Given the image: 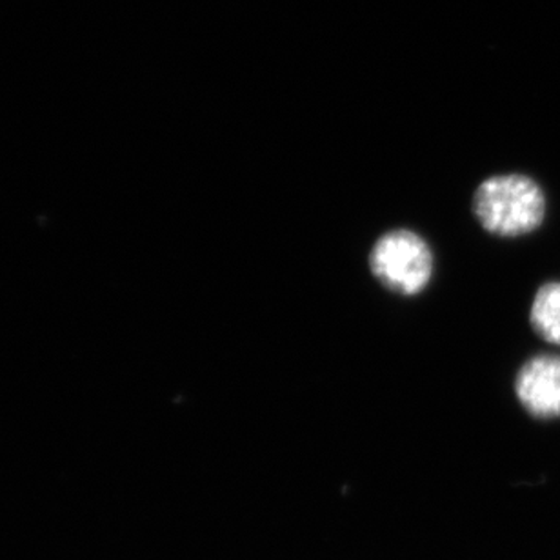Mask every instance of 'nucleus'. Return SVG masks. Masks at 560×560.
<instances>
[{"label": "nucleus", "instance_id": "nucleus-1", "mask_svg": "<svg viewBox=\"0 0 560 560\" xmlns=\"http://www.w3.org/2000/svg\"><path fill=\"white\" fill-rule=\"evenodd\" d=\"M480 226L495 237H524L539 230L546 217V195L534 178L521 173L493 175L474 194Z\"/></svg>", "mask_w": 560, "mask_h": 560}, {"label": "nucleus", "instance_id": "nucleus-2", "mask_svg": "<svg viewBox=\"0 0 560 560\" xmlns=\"http://www.w3.org/2000/svg\"><path fill=\"white\" fill-rule=\"evenodd\" d=\"M372 276L392 293L420 295L430 285L435 259L430 244L411 230H392L377 238L370 252Z\"/></svg>", "mask_w": 560, "mask_h": 560}, {"label": "nucleus", "instance_id": "nucleus-3", "mask_svg": "<svg viewBox=\"0 0 560 560\" xmlns=\"http://www.w3.org/2000/svg\"><path fill=\"white\" fill-rule=\"evenodd\" d=\"M515 395L529 416L537 419L560 417V355H535L518 370Z\"/></svg>", "mask_w": 560, "mask_h": 560}, {"label": "nucleus", "instance_id": "nucleus-4", "mask_svg": "<svg viewBox=\"0 0 560 560\" xmlns=\"http://www.w3.org/2000/svg\"><path fill=\"white\" fill-rule=\"evenodd\" d=\"M529 323L540 339L560 348V280L540 285L535 293Z\"/></svg>", "mask_w": 560, "mask_h": 560}]
</instances>
